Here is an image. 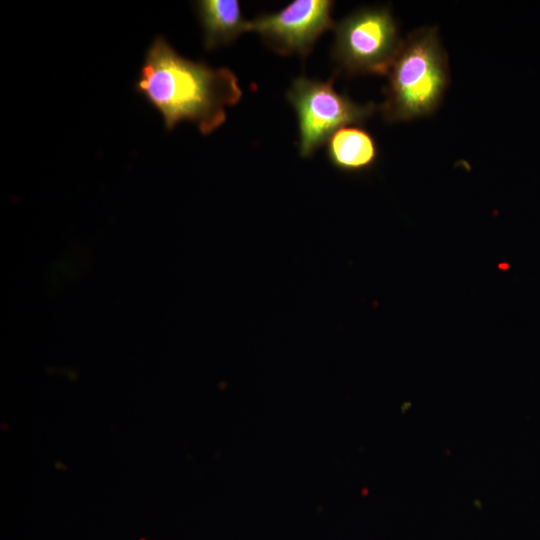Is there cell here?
Segmentation results:
<instances>
[{"label": "cell", "mask_w": 540, "mask_h": 540, "mask_svg": "<svg viewBox=\"0 0 540 540\" xmlns=\"http://www.w3.org/2000/svg\"><path fill=\"white\" fill-rule=\"evenodd\" d=\"M330 163L345 172H361L377 161L379 150L372 134L358 124L335 131L326 142Z\"/></svg>", "instance_id": "cell-6"}, {"label": "cell", "mask_w": 540, "mask_h": 540, "mask_svg": "<svg viewBox=\"0 0 540 540\" xmlns=\"http://www.w3.org/2000/svg\"><path fill=\"white\" fill-rule=\"evenodd\" d=\"M332 56L350 75L389 73L403 39L388 8H362L335 24Z\"/></svg>", "instance_id": "cell-3"}, {"label": "cell", "mask_w": 540, "mask_h": 540, "mask_svg": "<svg viewBox=\"0 0 540 540\" xmlns=\"http://www.w3.org/2000/svg\"><path fill=\"white\" fill-rule=\"evenodd\" d=\"M196 10L204 31V47L215 49L234 41L248 32L246 21L237 0H200Z\"/></svg>", "instance_id": "cell-7"}, {"label": "cell", "mask_w": 540, "mask_h": 540, "mask_svg": "<svg viewBox=\"0 0 540 540\" xmlns=\"http://www.w3.org/2000/svg\"><path fill=\"white\" fill-rule=\"evenodd\" d=\"M449 84L447 55L436 28L413 31L404 41L389 73L380 107L390 123L433 114Z\"/></svg>", "instance_id": "cell-2"}, {"label": "cell", "mask_w": 540, "mask_h": 540, "mask_svg": "<svg viewBox=\"0 0 540 540\" xmlns=\"http://www.w3.org/2000/svg\"><path fill=\"white\" fill-rule=\"evenodd\" d=\"M298 119L299 151L302 157L311 156L341 127L367 120L376 106L358 104L333 87L328 81L296 78L286 93Z\"/></svg>", "instance_id": "cell-4"}, {"label": "cell", "mask_w": 540, "mask_h": 540, "mask_svg": "<svg viewBox=\"0 0 540 540\" xmlns=\"http://www.w3.org/2000/svg\"><path fill=\"white\" fill-rule=\"evenodd\" d=\"M330 0H295L283 9L249 21L248 31L258 33L276 53L308 55L317 39L334 28Z\"/></svg>", "instance_id": "cell-5"}, {"label": "cell", "mask_w": 540, "mask_h": 540, "mask_svg": "<svg viewBox=\"0 0 540 540\" xmlns=\"http://www.w3.org/2000/svg\"><path fill=\"white\" fill-rule=\"evenodd\" d=\"M134 89L157 109L167 130L182 121L210 134L226 120V108L242 97L237 76L179 55L161 36L148 48Z\"/></svg>", "instance_id": "cell-1"}]
</instances>
